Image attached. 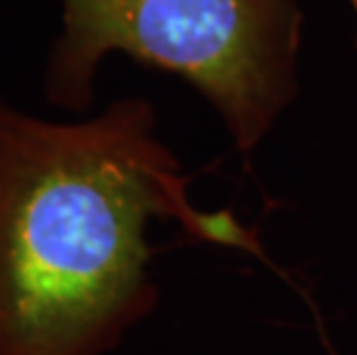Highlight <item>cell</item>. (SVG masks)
Wrapping results in <instances>:
<instances>
[{"label":"cell","mask_w":357,"mask_h":355,"mask_svg":"<svg viewBox=\"0 0 357 355\" xmlns=\"http://www.w3.org/2000/svg\"><path fill=\"white\" fill-rule=\"evenodd\" d=\"M293 44L288 0H63L47 88L88 102L97 65L123 51L192 81L252 150L284 107Z\"/></svg>","instance_id":"7a4b0ae2"},{"label":"cell","mask_w":357,"mask_h":355,"mask_svg":"<svg viewBox=\"0 0 357 355\" xmlns=\"http://www.w3.org/2000/svg\"><path fill=\"white\" fill-rule=\"evenodd\" d=\"M351 5H353V10H355V14H357V0H351Z\"/></svg>","instance_id":"3957f363"},{"label":"cell","mask_w":357,"mask_h":355,"mask_svg":"<svg viewBox=\"0 0 357 355\" xmlns=\"http://www.w3.org/2000/svg\"><path fill=\"white\" fill-rule=\"evenodd\" d=\"M261 254L229 213L192 206L155 134L125 100L83 123L0 104V355H104L157 302L150 219Z\"/></svg>","instance_id":"6da1fadb"}]
</instances>
